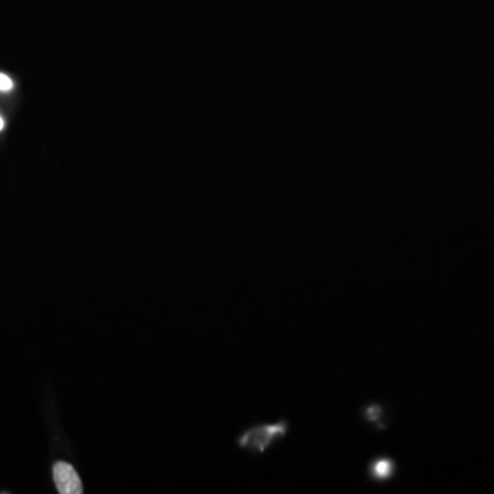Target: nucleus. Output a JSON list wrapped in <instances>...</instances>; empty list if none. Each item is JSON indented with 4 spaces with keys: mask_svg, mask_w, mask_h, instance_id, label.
<instances>
[{
    "mask_svg": "<svg viewBox=\"0 0 494 494\" xmlns=\"http://www.w3.org/2000/svg\"><path fill=\"white\" fill-rule=\"evenodd\" d=\"M52 479L58 493L80 494L84 492V486L78 469L68 462H56L52 466Z\"/></svg>",
    "mask_w": 494,
    "mask_h": 494,
    "instance_id": "f03ea898",
    "label": "nucleus"
},
{
    "mask_svg": "<svg viewBox=\"0 0 494 494\" xmlns=\"http://www.w3.org/2000/svg\"><path fill=\"white\" fill-rule=\"evenodd\" d=\"M13 88L11 78L3 73H0V91H10Z\"/></svg>",
    "mask_w": 494,
    "mask_h": 494,
    "instance_id": "20e7f679",
    "label": "nucleus"
},
{
    "mask_svg": "<svg viewBox=\"0 0 494 494\" xmlns=\"http://www.w3.org/2000/svg\"><path fill=\"white\" fill-rule=\"evenodd\" d=\"M369 476L375 482H385L390 479L395 474V464L389 457H376L372 460L369 469Z\"/></svg>",
    "mask_w": 494,
    "mask_h": 494,
    "instance_id": "7ed1b4c3",
    "label": "nucleus"
},
{
    "mask_svg": "<svg viewBox=\"0 0 494 494\" xmlns=\"http://www.w3.org/2000/svg\"><path fill=\"white\" fill-rule=\"evenodd\" d=\"M287 430L288 423L285 420L272 424H259L242 433L237 438V445L242 449L260 455L276 441L285 438Z\"/></svg>",
    "mask_w": 494,
    "mask_h": 494,
    "instance_id": "f257e3e1",
    "label": "nucleus"
},
{
    "mask_svg": "<svg viewBox=\"0 0 494 494\" xmlns=\"http://www.w3.org/2000/svg\"><path fill=\"white\" fill-rule=\"evenodd\" d=\"M3 127H4V123H3V118L0 117V130H3Z\"/></svg>",
    "mask_w": 494,
    "mask_h": 494,
    "instance_id": "39448f33",
    "label": "nucleus"
}]
</instances>
